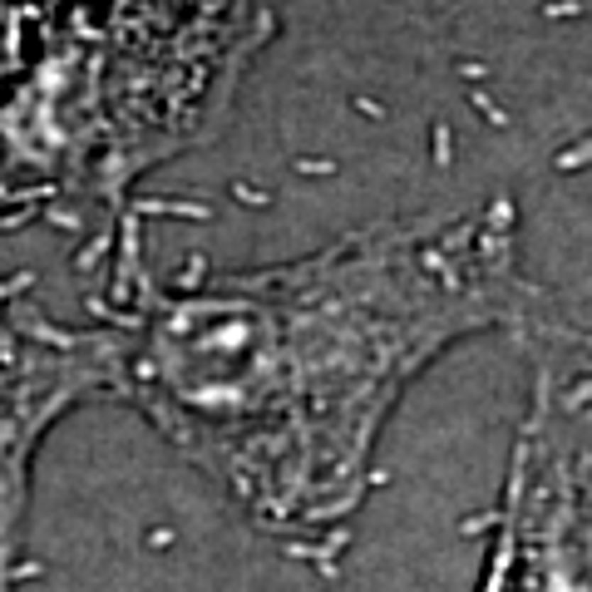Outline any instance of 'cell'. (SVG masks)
Instances as JSON below:
<instances>
[{
	"mask_svg": "<svg viewBox=\"0 0 592 592\" xmlns=\"http://www.w3.org/2000/svg\"><path fill=\"white\" fill-rule=\"evenodd\" d=\"M518 207L390 217L262 267L148 287L114 326V400L301 563H336L410 385L518 326Z\"/></svg>",
	"mask_w": 592,
	"mask_h": 592,
	"instance_id": "6da1fadb",
	"label": "cell"
},
{
	"mask_svg": "<svg viewBox=\"0 0 592 592\" xmlns=\"http://www.w3.org/2000/svg\"><path fill=\"white\" fill-rule=\"evenodd\" d=\"M114 326H70L50 316L30 277L0 272V592L35 578L30 508L35 464L55 424L94 400H114Z\"/></svg>",
	"mask_w": 592,
	"mask_h": 592,
	"instance_id": "7a4b0ae2",
	"label": "cell"
},
{
	"mask_svg": "<svg viewBox=\"0 0 592 592\" xmlns=\"http://www.w3.org/2000/svg\"><path fill=\"white\" fill-rule=\"evenodd\" d=\"M493 523L508 543V592H592V464L538 420L518 434Z\"/></svg>",
	"mask_w": 592,
	"mask_h": 592,
	"instance_id": "3957f363",
	"label": "cell"
},
{
	"mask_svg": "<svg viewBox=\"0 0 592 592\" xmlns=\"http://www.w3.org/2000/svg\"><path fill=\"white\" fill-rule=\"evenodd\" d=\"M518 331L533 341V361H538L533 400L592 420V287L578 296L538 292Z\"/></svg>",
	"mask_w": 592,
	"mask_h": 592,
	"instance_id": "277c9868",
	"label": "cell"
},
{
	"mask_svg": "<svg viewBox=\"0 0 592 592\" xmlns=\"http://www.w3.org/2000/svg\"><path fill=\"white\" fill-rule=\"evenodd\" d=\"M40 35H45V20H35L15 0H0V94L20 80V70L30 65Z\"/></svg>",
	"mask_w": 592,
	"mask_h": 592,
	"instance_id": "5b68a950",
	"label": "cell"
},
{
	"mask_svg": "<svg viewBox=\"0 0 592 592\" xmlns=\"http://www.w3.org/2000/svg\"><path fill=\"white\" fill-rule=\"evenodd\" d=\"M474 592H508V543L498 533V523H489V548H484V563H479V583Z\"/></svg>",
	"mask_w": 592,
	"mask_h": 592,
	"instance_id": "8992f818",
	"label": "cell"
},
{
	"mask_svg": "<svg viewBox=\"0 0 592 592\" xmlns=\"http://www.w3.org/2000/svg\"><path fill=\"white\" fill-rule=\"evenodd\" d=\"M15 5H25L35 20H45V25H50V20H60L65 10H75L80 0H15Z\"/></svg>",
	"mask_w": 592,
	"mask_h": 592,
	"instance_id": "52a82bcc",
	"label": "cell"
},
{
	"mask_svg": "<svg viewBox=\"0 0 592 592\" xmlns=\"http://www.w3.org/2000/svg\"><path fill=\"white\" fill-rule=\"evenodd\" d=\"M197 5H237V10H282V0H197Z\"/></svg>",
	"mask_w": 592,
	"mask_h": 592,
	"instance_id": "ba28073f",
	"label": "cell"
}]
</instances>
